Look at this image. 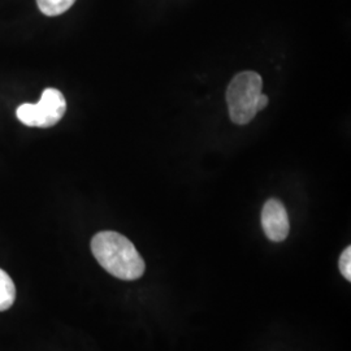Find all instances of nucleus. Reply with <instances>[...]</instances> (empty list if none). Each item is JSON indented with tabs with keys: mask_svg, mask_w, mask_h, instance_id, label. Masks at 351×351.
Here are the masks:
<instances>
[{
	"mask_svg": "<svg viewBox=\"0 0 351 351\" xmlns=\"http://www.w3.org/2000/svg\"><path fill=\"white\" fill-rule=\"evenodd\" d=\"M66 111V101L63 94L56 88H46L37 104H21L16 114L26 126L50 128L56 125Z\"/></svg>",
	"mask_w": 351,
	"mask_h": 351,
	"instance_id": "nucleus-3",
	"label": "nucleus"
},
{
	"mask_svg": "<svg viewBox=\"0 0 351 351\" xmlns=\"http://www.w3.org/2000/svg\"><path fill=\"white\" fill-rule=\"evenodd\" d=\"M339 271L342 276L351 281V247H346L339 258Z\"/></svg>",
	"mask_w": 351,
	"mask_h": 351,
	"instance_id": "nucleus-7",
	"label": "nucleus"
},
{
	"mask_svg": "<svg viewBox=\"0 0 351 351\" xmlns=\"http://www.w3.org/2000/svg\"><path fill=\"white\" fill-rule=\"evenodd\" d=\"M75 0H37L39 11L46 16H59L66 12Z\"/></svg>",
	"mask_w": 351,
	"mask_h": 351,
	"instance_id": "nucleus-6",
	"label": "nucleus"
},
{
	"mask_svg": "<svg viewBox=\"0 0 351 351\" xmlns=\"http://www.w3.org/2000/svg\"><path fill=\"white\" fill-rule=\"evenodd\" d=\"M262 226L265 236L274 242H281L288 237L290 230L288 213L278 199L265 202L262 211Z\"/></svg>",
	"mask_w": 351,
	"mask_h": 351,
	"instance_id": "nucleus-4",
	"label": "nucleus"
},
{
	"mask_svg": "<svg viewBox=\"0 0 351 351\" xmlns=\"http://www.w3.org/2000/svg\"><path fill=\"white\" fill-rule=\"evenodd\" d=\"M263 80L256 72H242L236 75L226 91L229 116L234 124L245 125L258 113V99L263 94Z\"/></svg>",
	"mask_w": 351,
	"mask_h": 351,
	"instance_id": "nucleus-2",
	"label": "nucleus"
},
{
	"mask_svg": "<svg viewBox=\"0 0 351 351\" xmlns=\"http://www.w3.org/2000/svg\"><path fill=\"white\" fill-rule=\"evenodd\" d=\"M91 251L101 267L120 280L143 276L146 264L134 245L120 233L101 232L91 239Z\"/></svg>",
	"mask_w": 351,
	"mask_h": 351,
	"instance_id": "nucleus-1",
	"label": "nucleus"
},
{
	"mask_svg": "<svg viewBox=\"0 0 351 351\" xmlns=\"http://www.w3.org/2000/svg\"><path fill=\"white\" fill-rule=\"evenodd\" d=\"M268 106V97L262 94L258 99V104H256V108H258V112L259 111H263L264 108Z\"/></svg>",
	"mask_w": 351,
	"mask_h": 351,
	"instance_id": "nucleus-8",
	"label": "nucleus"
},
{
	"mask_svg": "<svg viewBox=\"0 0 351 351\" xmlns=\"http://www.w3.org/2000/svg\"><path fill=\"white\" fill-rule=\"evenodd\" d=\"M16 300V287L10 275L0 268V311L8 310Z\"/></svg>",
	"mask_w": 351,
	"mask_h": 351,
	"instance_id": "nucleus-5",
	"label": "nucleus"
}]
</instances>
